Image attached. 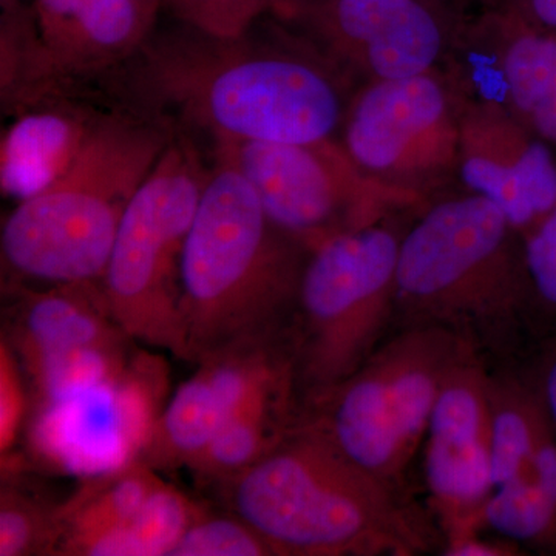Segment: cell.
Listing matches in <instances>:
<instances>
[{
	"label": "cell",
	"mask_w": 556,
	"mask_h": 556,
	"mask_svg": "<svg viewBox=\"0 0 556 556\" xmlns=\"http://www.w3.org/2000/svg\"><path fill=\"white\" fill-rule=\"evenodd\" d=\"M193 30V28H192ZM248 35L190 36L142 46L138 83L150 98L217 142H306L338 138L346 76L305 46L252 43Z\"/></svg>",
	"instance_id": "1"
},
{
	"label": "cell",
	"mask_w": 556,
	"mask_h": 556,
	"mask_svg": "<svg viewBox=\"0 0 556 556\" xmlns=\"http://www.w3.org/2000/svg\"><path fill=\"white\" fill-rule=\"evenodd\" d=\"M219 486L229 511L276 556H415L438 540L404 490L358 466L305 416Z\"/></svg>",
	"instance_id": "2"
},
{
	"label": "cell",
	"mask_w": 556,
	"mask_h": 556,
	"mask_svg": "<svg viewBox=\"0 0 556 556\" xmlns=\"http://www.w3.org/2000/svg\"><path fill=\"white\" fill-rule=\"evenodd\" d=\"M308 255L274 225L247 177L217 156L181 258L190 364L288 336Z\"/></svg>",
	"instance_id": "3"
},
{
	"label": "cell",
	"mask_w": 556,
	"mask_h": 556,
	"mask_svg": "<svg viewBox=\"0 0 556 556\" xmlns=\"http://www.w3.org/2000/svg\"><path fill=\"white\" fill-rule=\"evenodd\" d=\"M533 302L522 236L485 197H438L404 230L394 318L401 328L450 329L481 353L503 354Z\"/></svg>",
	"instance_id": "4"
},
{
	"label": "cell",
	"mask_w": 556,
	"mask_h": 556,
	"mask_svg": "<svg viewBox=\"0 0 556 556\" xmlns=\"http://www.w3.org/2000/svg\"><path fill=\"white\" fill-rule=\"evenodd\" d=\"M174 138L155 121L108 116L75 163L17 201L2 226V260L17 280L101 281L121 219Z\"/></svg>",
	"instance_id": "5"
},
{
	"label": "cell",
	"mask_w": 556,
	"mask_h": 556,
	"mask_svg": "<svg viewBox=\"0 0 556 556\" xmlns=\"http://www.w3.org/2000/svg\"><path fill=\"white\" fill-rule=\"evenodd\" d=\"M471 348L450 329L401 328L303 416L358 466L404 490L442 383Z\"/></svg>",
	"instance_id": "6"
},
{
	"label": "cell",
	"mask_w": 556,
	"mask_h": 556,
	"mask_svg": "<svg viewBox=\"0 0 556 556\" xmlns=\"http://www.w3.org/2000/svg\"><path fill=\"white\" fill-rule=\"evenodd\" d=\"M404 230L393 217L309 252L288 331L303 408L350 378L386 342L396 318Z\"/></svg>",
	"instance_id": "7"
},
{
	"label": "cell",
	"mask_w": 556,
	"mask_h": 556,
	"mask_svg": "<svg viewBox=\"0 0 556 556\" xmlns=\"http://www.w3.org/2000/svg\"><path fill=\"white\" fill-rule=\"evenodd\" d=\"M211 170L188 138H172L124 212L101 291L134 342L190 362L181 258Z\"/></svg>",
	"instance_id": "8"
},
{
	"label": "cell",
	"mask_w": 556,
	"mask_h": 556,
	"mask_svg": "<svg viewBox=\"0 0 556 556\" xmlns=\"http://www.w3.org/2000/svg\"><path fill=\"white\" fill-rule=\"evenodd\" d=\"M217 156L247 177L274 225L308 252L430 203L368 177L339 138L306 144L217 142Z\"/></svg>",
	"instance_id": "9"
},
{
	"label": "cell",
	"mask_w": 556,
	"mask_h": 556,
	"mask_svg": "<svg viewBox=\"0 0 556 556\" xmlns=\"http://www.w3.org/2000/svg\"><path fill=\"white\" fill-rule=\"evenodd\" d=\"M463 102L445 68L362 84L338 138L368 177L431 201L457 179Z\"/></svg>",
	"instance_id": "10"
},
{
	"label": "cell",
	"mask_w": 556,
	"mask_h": 556,
	"mask_svg": "<svg viewBox=\"0 0 556 556\" xmlns=\"http://www.w3.org/2000/svg\"><path fill=\"white\" fill-rule=\"evenodd\" d=\"M270 13L362 84L442 68L456 25L437 0H280Z\"/></svg>",
	"instance_id": "11"
},
{
	"label": "cell",
	"mask_w": 556,
	"mask_h": 556,
	"mask_svg": "<svg viewBox=\"0 0 556 556\" xmlns=\"http://www.w3.org/2000/svg\"><path fill=\"white\" fill-rule=\"evenodd\" d=\"M159 354L134 351L126 371L90 393L30 405L27 439L42 466L89 479L139 459L169 401Z\"/></svg>",
	"instance_id": "12"
},
{
	"label": "cell",
	"mask_w": 556,
	"mask_h": 556,
	"mask_svg": "<svg viewBox=\"0 0 556 556\" xmlns=\"http://www.w3.org/2000/svg\"><path fill=\"white\" fill-rule=\"evenodd\" d=\"M424 471L444 540L482 530L481 511L495 482L490 371L478 348H471L442 383L424 441Z\"/></svg>",
	"instance_id": "13"
},
{
	"label": "cell",
	"mask_w": 556,
	"mask_h": 556,
	"mask_svg": "<svg viewBox=\"0 0 556 556\" xmlns=\"http://www.w3.org/2000/svg\"><path fill=\"white\" fill-rule=\"evenodd\" d=\"M450 72L470 97L500 104L556 150V33L489 9L456 21Z\"/></svg>",
	"instance_id": "14"
},
{
	"label": "cell",
	"mask_w": 556,
	"mask_h": 556,
	"mask_svg": "<svg viewBox=\"0 0 556 556\" xmlns=\"http://www.w3.org/2000/svg\"><path fill=\"white\" fill-rule=\"evenodd\" d=\"M457 179L495 203L521 236L556 211V150L496 102L466 91Z\"/></svg>",
	"instance_id": "15"
},
{
	"label": "cell",
	"mask_w": 556,
	"mask_h": 556,
	"mask_svg": "<svg viewBox=\"0 0 556 556\" xmlns=\"http://www.w3.org/2000/svg\"><path fill=\"white\" fill-rule=\"evenodd\" d=\"M289 346L288 336L240 343L197 362L167 401L139 459L155 470L192 468L252 383Z\"/></svg>",
	"instance_id": "16"
},
{
	"label": "cell",
	"mask_w": 556,
	"mask_h": 556,
	"mask_svg": "<svg viewBox=\"0 0 556 556\" xmlns=\"http://www.w3.org/2000/svg\"><path fill=\"white\" fill-rule=\"evenodd\" d=\"M156 7L153 0H33L31 22L53 72L89 73L141 50Z\"/></svg>",
	"instance_id": "17"
},
{
	"label": "cell",
	"mask_w": 556,
	"mask_h": 556,
	"mask_svg": "<svg viewBox=\"0 0 556 556\" xmlns=\"http://www.w3.org/2000/svg\"><path fill=\"white\" fill-rule=\"evenodd\" d=\"M39 93L27 98L30 102L2 137L0 186L16 203L60 178L108 118Z\"/></svg>",
	"instance_id": "18"
},
{
	"label": "cell",
	"mask_w": 556,
	"mask_h": 556,
	"mask_svg": "<svg viewBox=\"0 0 556 556\" xmlns=\"http://www.w3.org/2000/svg\"><path fill=\"white\" fill-rule=\"evenodd\" d=\"M302 419V394L289 345L252 383L190 470L219 484L268 455Z\"/></svg>",
	"instance_id": "19"
},
{
	"label": "cell",
	"mask_w": 556,
	"mask_h": 556,
	"mask_svg": "<svg viewBox=\"0 0 556 556\" xmlns=\"http://www.w3.org/2000/svg\"><path fill=\"white\" fill-rule=\"evenodd\" d=\"M3 338L21 364L73 348L131 340L110 317L100 281L49 291L16 287Z\"/></svg>",
	"instance_id": "20"
},
{
	"label": "cell",
	"mask_w": 556,
	"mask_h": 556,
	"mask_svg": "<svg viewBox=\"0 0 556 556\" xmlns=\"http://www.w3.org/2000/svg\"><path fill=\"white\" fill-rule=\"evenodd\" d=\"M482 529L514 543L556 552V434L541 442L532 467L493 490L481 511Z\"/></svg>",
	"instance_id": "21"
},
{
	"label": "cell",
	"mask_w": 556,
	"mask_h": 556,
	"mask_svg": "<svg viewBox=\"0 0 556 556\" xmlns=\"http://www.w3.org/2000/svg\"><path fill=\"white\" fill-rule=\"evenodd\" d=\"M552 430L538 382L490 375V444L495 489L510 484L532 466Z\"/></svg>",
	"instance_id": "22"
},
{
	"label": "cell",
	"mask_w": 556,
	"mask_h": 556,
	"mask_svg": "<svg viewBox=\"0 0 556 556\" xmlns=\"http://www.w3.org/2000/svg\"><path fill=\"white\" fill-rule=\"evenodd\" d=\"M67 503L58 506L62 540L58 555L72 556L84 541L109 532L126 522L163 482L155 468L137 459L129 466L84 479Z\"/></svg>",
	"instance_id": "23"
},
{
	"label": "cell",
	"mask_w": 556,
	"mask_h": 556,
	"mask_svg": "<svg viewBox=\"0 0 556 556\" xmlns=\"http://www.w3.org/2000/svg\"><path fill=\"white\" fill-rule=\"evenodd\" d=\"M201 508L163 481L126 522L84 541L72 556H170Z\"/></svg>",
	"instance_id": "24"
},
{
	"label": "cell",
	"mask_w": 556,
	"mask_h": 556,
	"mask_svg": "<svg viewBox=\"0 0 556 556\" xmlns=\"http://www.w3.org/2000/svg\"><path fill=\"white\" fill-rule=\"evenodd\" d=\"M61 540L58 506H46L17 486L2 485L0 556L58 555Z\"/></svg>",
	"instance_id": "25"
},
{
	"label": "cell",
	"mask_w": 556,
	"mask_h": 556,
	"mask_svg": "<svg viewBox=\"0 0 556 556\" xmlns=\"http://www.w3.org/2000/svg\"><path fill=\"white\" fill-rule=\"evenodd\" d=\"M170 556H276V552L232 511L215 515L201 508Z\"/></svg>",
	"instance_id": "26"
},
{
	"label": "cell",
	"mask_w": 556,
	"mask_h": 556,
	"mask_svg": "<svg viewBox=\"0 0 556 556\" xmlns=\"http://www.w3.org/2000/svg\"><path fill=\"white\" fill-rule=\"evenodd\" d=\"M178 20L212 38L237 39L280 0H164Z\"/></svg>",
	"instance_id": "27"
},
{
	"label": "cell",
	"mask_w": 556,
	"mask_h": 556,
	"mask_svg": "<svg viewBox=\"0 0 556 556\" xmlns=\"http://www.w3.org/2000/svg\"><path fill=\"white\" fill-rule=\"evenodd\" d=\"M30 391L27 378L9 340H0V460L14 457L13 450L27 426Z\"/></svg>",
	"instance_id": "28"
},
{
	"label": "cell",
	"mask_w": 556,
	"mask_h": 556,
	"mask_svg": "<svg viewBox=\"0 0 556 556\" xmlns=\"http://www.w3.org/2000/svg\"><path fill=\"white\" fill-rule=\"evenodd\" d=\"M522 243L536 303L556 314V211L522 236Z\"/></svg>",
	"instance_id": "29"
},
{
	"label": "cell",
	"mask_w": 556,
	"mask_h": 556,
	"mask_svg": "<svg viewBox=\"0 0 556 556\" xmlns=\"http://www.w3.org/2000/svg\"><path fill=\"white\" fill-rule=\"evenodd\" d=\"M482 7L538 30L556 33V0H482Z\"/></svg>",
	"instance_id": "30"
},
{
	"label": "cell",
	"mask_w": 556,
	"mask_h": 556,
	"mask_svg": "<svg viewBox=\"0 0 556 556\" xmlns=\"http://www.w3.org/2000/svg\"><path fill=\"white\" fill-rule=\"evenodd\" d=\"M447 556H514L519 555L517 543L504 540L490 541L481 536V530L459 533L444 540V552Z\"/></svg>",
	"instance_id": "31"
},
{
	"label": "cell",
	"mask_w": 556,
	"mask_h": 556,
	"mask_svg": "<svg viewBox=\"0 0 556 556\" xmlns=\"http://www.w3.org/2000/svg\"><path fill=\"white\" fill-rule=\"evenodd\" d=\"M541 394L546 402L548 417L556 434V345L552 346L541 364L540 378L536 379Z\"/></svg>",
	"instance_id": "32"
},
{
	"label": "cell",
	"mask_w": 556,
	"mask_h": 556,
	"mask_svg": "<svg viewBox=\"0 0 556 556\" xmlns=\"http://www.w3.org/2000/svg\"><path fill=\"white\" fill-rule=\"evenodd\" d=\"M20 0H0L2 5L3 16H11V14L20 11Z\"/></svg>",
	"instance_id": "33"
},
{
	"label": "cell",
	"mask_w": 556,
	"mask_h": 556,
	"mask_svg": "<svg viewBox=\"0 0 556 556\" xmlns=\"http://www.w3.org/2000/svg\"><path fill=\"white\" fill-rule=\"evenodd\" d=\"M153 2H159L160 3V0H153Z\"/></svg>",
	"instance_id": "34"
}]
</instances>
